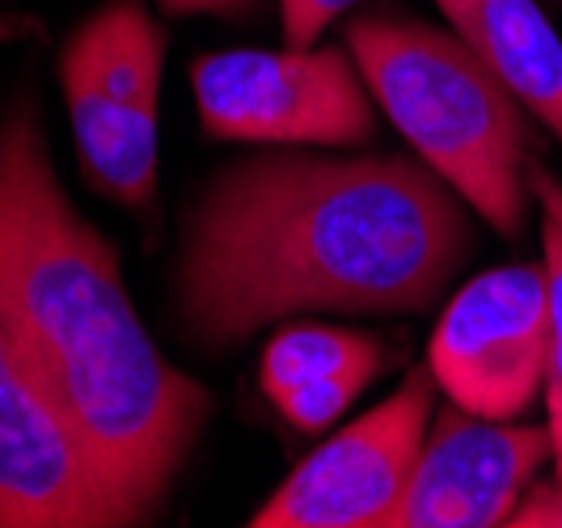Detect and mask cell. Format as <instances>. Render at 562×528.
<instances>
[{
	"mask_svg": "<svg viewBox=\"0 0 562 528\" xmlns=\"http://www.w3.org/2000/svg\"><path fill=\"white\" fill-rule=\"evenodd\" d=\"M360 0H276L280 13V34L292 47H313L322 43V34L342 22Z\"/></svg>",
	"mask_w": 562,
	"mask_h": 528,
	"instance_id": "13",
	"label": "cell"
},
{
	"mask_svg": "<svg viewBox=\"0 0 562 528\" xmlns=\"http://www.w3.org/2000/svg\"><path fill=\"white\" fill-rule=\"evenodd\" d=\"M479 250V216L415 153L258 148L182 216L178 334L225 356L296 317H415Z\"/></svg>",
	"mask_w": 562,
	"mask_h": 528,
	"instance_id": "1",
	"label": "cell"
},
{
	"mask_svg": "<svg viewBox=\"0 0 562 528\" xmlns=\"http://www.w3.org/2000/svg\"><path fill=\"white\" fill-rule=\"evenodd\" d=\"M0 528H123L26 342L18 363L0 372Z\"/></svg>",
	"mask_w": 562,
	"mask_h": 528,
	"instance_id": "9",
	"label": "cell"
},
{
	"mask_svg": "<svg viewBox=\"0 0 562 528\" xmlns=\"http://www.w3.org/2000/svg\"><path fill=\"white\" fill-rule=\"evenodd\" d=\"M0 305L123 528L153 525L207 431L212 393L148 334L119 246L68 199L30 98L0 111Z\"/></svg>",
	"mask_w": 562,
	"mask_h": 528,
	"instance_id": "2",
	"label": "cell"
},
{
	"mask_svg": "<svg viewBox=\"0 0 562 528\" xmlns=\"http://www.w3.org/2000/svg\"><path fill=\"white\" fill-rule=\"evenodd\" d=\"M529 178H533L537 187H541V191H550V195L559 199V207H562V178L559 173H554V169L550 166H541V161H537L533 157V166H529Z\"/></svg>",
	"mask_w": 562,
	"mask_h": 528,
	"instance_id": "17",
	"label": "cell"
},
{
	"mask_svg": "<svg viewBox=\"0 0 562 528\" xmlns=\"http://www.w3.org/2000/svg\"><path fill=\"white\" fill-rule=\"evenodd\" d=\"M507 528H562V478H537Z\"/></svg>",
	"mask_w": 562,
	"mask_h": 528,
	"instance_id": "14",
	"label": "cell"
},
{
	"mask_svg": "<svg viewBox=\"0 0 562 528\" xmlns=\"http://www.w3.org/2000/svg\"><path fill=\"white\" fill-rule=\"evenodd\" d=\"M394 363V342L381 334L330 322H283L258 356L262 397L301 436L335 427L342 411Z\"/></svg>",
	"mask_w": 562,
	"mask_h": 528,
	"instance_id": "10",
	"label": "cell"
},
{
	"mask_svg": "<svg viewBox=\"0 0 562 528\" xmlns=\"http://www.w3.org/2000/svg\"><path fill=\"white\" fill-rule=\"evenodd\" d=\"M546 465H554L550 423L445 402L385 528H504Z\"/></svg>",
	"mask_w": 562,
	"mask_h": 528,
	"instance_id": "8",
	"label": "cell"
},
{
	"mask_svg": "<svg viewBox=\"0 0 562 528\" xmlns=\"http://www.w3.org/2000/svg\"><path fill=\"white\" fill-rule=\"evenodd\" d=\"M157 4L169 18H212V22H241V26L258 22V13L267 9V0H157Z\"/></svg>",
	"mask_w": 562,
	"mask_h": 528,
	"instance_id": "15",
	"label": "cell"
},
{
	"mask_svg": "<svg viewBox=\"0 0 562 528\" xmlns=\"http://www.w3.org/2000/svg\"><path fill=\"white\" fill-rule=\"evenodd\" d=\"M445 26L562 144V34L537 0H436Z\"/></svg>",
	"mask_w": 562,
	"mask_h": 528,
	"instance_id": "11",
	"label": "cell"
},
{
	"mask_svg": "<svg viewBox=\"0 0 562 528\" xmlns=\"http://www.w3.org/2000/svg\"><path fill=\"white\" fill-rule=\"evenodd\" d=\"M533 182V178H529ZM541 216V262L550 276V342H546V423L554 436V478H562V207L533 182Z\"/></svg>",
	"mask_w": 562,
	"mask_h": 528,
	"instance_id": "12",
	"label": "cell"
},
{
	"mask_svg": "<svg viewBox=\"0 0 562 528\" xmlns=\"http://www.w3.org/2000/svg\"><path fill=\"white\" fill-rule=\"evenodd\" d=\"M550 276L546 262L491 267L452 292L427 338L440 393L486 418H525L546 390Z\"/></svg>",
	"mask_w": 562,
	"mask_h": 528,
	"instance_id": "6",
	"label": "cell"
},
{
	"mask_svg": "<svg viewBox=\"0 0 562 528\" xmlns=\"http://www.w3.org/2000/svg\"><path fill=\"white\" fill-rule=\"evenodd\" d=\"M203 136L258 148H364L381 127L347 43L233 47L191 64Z\"/></svg>",
	"mask_w": 562,
	"mask_h": 528,
	"instance_id": "5",
	"label": "cell"
},
{
	"mask_svg": "<svg viewBox=\"0 0 562 528\" xmlns=\"http://www.w3.org/2000/svg\"><path fill=\"white\" fill-rule=\"evenodd\" d=\"M38 34H43L38 18H30V13H0V47L22 43V38H38Z\"/></svg>",
	"mask_w": 562,
	"mask_h": 528,
	"instance_id": "16",
	"label": "cell"
},
{
	"mask_svg": "<svg viewBox=\"0 0 562 528\" xmlns=\"http://www.w3.org/2000/svg\"><path fill=\"white\" fill-rule=\"evenodd\" d=\"M427 360L385 402L338 427L250 516L254 528H385L436 415Z\"/></svg>",
	"mask_w": 562,
	"mask_h": 528,
	"instance_id": "7",
	"label": "cell"
},
{
	"mask_svg": "<svg viewBox=\"0 0 562 528\" xmlns=\"http://www.w3.org/2000/svg\"><path fill=\"white\" fill-rule=\"evenodd\" d=\"M372 102L411 153L436 169L499 237L520 241L533 216V114L449 26L376 9L342 26Z\"/></svg>",
	"mask_w": 562,
	"mask_h": 528,
	"instance_id": "3",
	"label": "cell"
},
{
	"mask_svg": "<svg viewBox=\"0 0 562 528\" xmlns=\"http://www.w3.org/2000/svg\"><path fill=\"white\" fill-rule=\"evenodd\" d=\"M166 26L144 0H102L59 47V93L85 182L148 216L157 207V111Z\"/></svg>",
	"mask_w": 562,
	"mask_h": 528,
	"instance_id": "4",
	"label": "cell"
},
{
	"mask_svg": "<svg viewBox=\"0 0 562 528\" xmlns=\"http://www.w3.org/2000/svg\"><path fill=\"white\" fill-rule=\"evenodd\" d=\"M554 4H562V0H554Z\"/></svg>",
	"mask_w": 562,
	"mask_h": 528,
	"instance_id": "18",
	"label": "cell"
}]
</instances>
